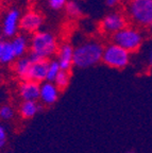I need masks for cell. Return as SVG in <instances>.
<instances>
[{"label": "cell", "instance_id": "obj_1", "mask_svg": "<svg viewBox=\"0 0 152 153\" xmlns=\"http://www.w3.org/2000/svg\"><path fill=\"white\" fill-rule=\"evenodd\" d=\"M103 45L98 41H88L77 46L74 50V66L88 68L102 61Z\"/></svg>", "mask_w": 152, "mask_h": 153}, {"label": "cell", "instance_id": "obj_2", "mask_svg": "<svg viewBox=\"0 0 152 153\" xmlns=\"http://www.w3.org/2000/svg\"><path fill=\"white\" fill-rule=\"evenodd\" d=\"M59 50V44L54 34L48 31H37L30 39V52L44 60L52 57Z\"/></svg>", "mask_w": 152, "mask_h": 153}, {"label": "cell", "instance_id": "obj_3", "mask_svg": "<svg viewBox=\"0 0 152 153\" xmlns=\"http://www.w3.org/2000/svg\"><path fill=\"white\" fill-rule=\"evenodd\" d=\"M113 43L124 48L129 52H135L143 45L144 35L140 30L132 27H124L112 34Z\"/></svg>", "mask_w": 152, "mask_h": 153}, {"label": "cell", "instance_id": "obj_4", "mask_svg": "<svg viewBox=\"0 0 152 153\" xmlns=\"http://www.w3.org/2000/svg\"><path fill=\"white\" fill-rule=\"evenodd\" d=\"M127 11L137 26L149 27L152 22V0H130Z\"/></svg>", "mask_w": 152, "mask_h": 153}, {"label": "cell", "instance_id": "obj_5", "mask_svg": "<svg viewBox=\"0 0 152 153\" xmlns=\"http://www.w3.org/2000/svg\"><path fill=\"white\" fill-rule=\"evenodd\" d=\"M130 53L127 49L115 43L107 45L103 49L102 62L115 69H124L130 62Z\"/></svg>", "mask_w": 152, "mask_h": 153}, {"label": "cell", "instance_id": "obj_6", "mask_svg": "<svg viewBox=\"0 0 152 153\" xmlns=\"http://www.w3.org/2000/svg\"><path fill=\"white\" fill-rule=\"evenodd\" d=\"M127 27V18L119 12L107 14L100 22V29L107 34H114Z\"/></svg>", "mask_w": 152, "mask_h": 153}, {"label": "cell", "instance_id": "obj_7", "mask_svg": "<svg viewBox=\"0 0 152 153\" xmlns=\"http://www.w3.org/2000/svg\"><path fill=\"white\" fill-rule=\"evenodd\" d=\"M44 18L42 14L36 11H28L22 16H20L19 20V29L25 33L34 34L39 31L40 27L43 26Z\"/></svg>", "mask_w": 152, "mask_h": 153}, {"label": "cell", "instance_id": "obj_8", "mask_svg": "<svg viewBox=\"0 0 152 153\" xmlns=\"http://www.w3.org/2000/svg\"><path fill=\"white\" fill-rule=\"evenodd\" d=\"M20 12L16 7L9 10L2 20V33L7 38H13L19 30Z\"/></svg>", "mask_w": 152, "mask_h": 153}, {"label": "cell", "instance_id": "obj_9", "mask_svg": "<svg viewBox=\"0 0 152 153\" xmlns=\"http://www.w3.org/2000/svg\"><path fill=\"white\" fill-rule=\"evenodd\" d=\"M19 96L24 101L39 100L40 84L33 80H25L19 85Z\"/></svg>", "mask_w": 152, "mask_h": 153}, {"label": "cell", "instance_id": "obj_10", "mask_svg": "<svg viewBox=\"0 0 152 153\" xmlns=\"http://www.w3.org/2000/svg\"><path fill=\"white\" fill-rule=\"evenodd\" d=\"M74 50L75 48L70 44L65 43L59 47L57 50V62L62 70L70 71L74 66Z\"/></svg>", "mask_w": 152, "mask_h": 153}, {"label": "cell", "instance_id": "obj_11", "mask_svg": "<svg viewBox=\"0 0 152 153\" xmlns=\"http://www.w3.org/2000/svg\"><path fill=\"white\" fill-rule=\"evenodd\" d=\"M60 89L53 82L44 81L40 84V95L39 100L45 105H52L59 99Z\"/></svg>", "mask_w": 152, "mask_h": 153}, {"label": "cell", "instance_id": "obj_12", "mask_svg": "<svg viewBox=\"0 0 152 153\" xmlns=\"http://www.w3.org/2000/svg\"><path fill=\"white\" fill-rule=\"evenodd\" d=\"M48 66H49V60H42L39 62L32 63L29 72V80H33L38 83H43L44 81H46Z\"/></svg>", "mask_w": 152, "mask_h": 153}, {"label": "cell", "instance_id": "obj_13", "mask_svg": "<svg viewBox=\"0 0 152 153\" xmlns=\"http://www.w3.org/2000/svg\"><path fill=\"white\" fill-rule=\"evenodd\" d=\"M31 65L32 62L29 56L17 57V60L14 61V64H13V70L22 81L29 80V72H30Z\"/></svg>", "mask_w": 152, "mask_h": 153}, {"label": "cell", "instance_id": "obj_14", "mask_svg": "<svg viewBox=\"0 0 152 153\" xmlns=\"http://www.w3.org/2000/svg\"><path fill=\"white\" fill-rule=\"evenodd\" d=\"M17 59L14 48L10 41L0 39V64L7 65L13 63Z\"/></svg>", "mask_w": 152, "mask_h": 153}, {"label": "cell", "instance_id": "obj_15", "mask_svg": "<svg viewBox=\"0 0 152 153\" xmlns=\"http://www.w3.org/2000/svg\"><path fill=\"white\" fill-rule=\"evenodd\" d=\"M11 43H12L17 57L25 56V54L28 52L29 47H30V41L26 34H16L12 38Z\"/></svg>", "mask_w": 152, "mask_h": 153}, {"label": "cell", "instance_id": "obj_16", "mask_svg": "<svg viewBox=\"0 0 152 153\" xmlns=\"http://www.w3.org/2000/svg\"><path fill=\"white\" fill-rule=\"evenodd\" d=\"M43 108L37 103V101H22L19 106V114L24 119H31Z\"/></svg>", "mask_w": 152, "mask_h": 153}, {"label": "cell", "instance_id": "obj_17", "mask_svg": "<svg viewBox=\"0 0 152 153\" xmlns=\"http://www.w3.org/2000/svg\"><path fill=\"white\" fill-rule=\"evenodd\" d=\"M70 79H72V76H70V71H67V70H61L57 74V76L55 78L54 82L53 83L57 85V87L61 91H65V89L68 87L69 83H70Z\"/></svg>", "mask_w": 152, "mask_h": 153}, {"label": "cell", "instance_id": "obj_18", "mask_svg": "<svg viewBox=\"0 0 152 153\" xmlns=\"http://www.w3.org/2000/svg\"><path fill=\"white\" fill-rule=\"evenodd\" d=\"M65 11H66L67 15L72 18H77V17H80L82 15V9H81L80 4L75 0L67 1L66 5H65Z\"/></svg>", "mask_w": 152, "mask_h": 153}, {"label": "cell", "instance_id": "obj_19", "mask_svg": "<svg viewBox=\"0 0 152 153\" xmlns=\"http://www.w3.org/2000/svg\"><path fill=\"white\" fill-rule=\"evenodd\" d=\"M61 67L57 62V60H50L49 66H48V72H47V79L46 81L54 82L55 78L57 76L59 72L61 71Z\"/></svg>", "mask_w": 152, "mask_h": 153}, {"label": "cell", "instance_id": "obj_20", "mask_svg": "<svg viewBox=\"0 0 152 153\" xmlns=\"http://www.w3.org/2000/svg\"><path fill=\"white\" fill-rule=\"evenodd\" d=\"M14 116V110L10 105H2L0 106V119L11 120Z\"/></svg>", "mask_w": 152, "mask_h": 153}, {"label": "cell", "instance_id": "obj_21", "mask_svg": "<svg viewBox=\"0 0 152 153\" xmlns=\"http://www.w3.org/2000/svg\"><path fill=\"white\" fill-rule=\"evenodd\" d=\"M68 0H48V5L50 9L54 10V11H60L63 7H65Z\"/></svg>", "mask_w": 152, "mask_h": 153}, {"label": "cell", "instance_id": "obj_22", "mask_svg": "<svg viewBox=\"0 0 152 153\" xmlns=\"http://www.w3.org/2000/svg\"><path fill=\"white\" fill-rule=\"evenodd\" d=\"M7 131H5L4 128L0 124V151L4 148L5 143H7Z\"/></svg>", "mask_w": 152, "mask_h": 153}, {"label": "cell", "instance_id": "obj_23", "mask_svg": "<svg viewBox=\"0 0 152 153\" xmlns=\"http://www.w3.org/2000/svg\"><path fill=\"white\" fill-rule=\"evenodd\" d=\"M119 1H120V0H104L105 4H107V7H116V5L119 3Z\"/></svg>", "mask_w": 152, "mask_h": 153}, {"label": "cell", "instance_id": "obj_24", "mask_svg": "<svg viewBox=\"0 0 152 153\" xmlns=\"http://www.w3.org/2000/svg\"><path fill=\"white\" fill-rule=\"evenodd\" d=\"M149 63H150V65L152 66V49H151V51H150V53H149Z\"/></svg>", "mask_w": 152, "mask_h": 153}, {"label": "cell", "instance_id": "obj_25", "mask_svg": "<svg viewBox=\"0 0 152 153\" xmlns=\"http://www.w3.org/2000/svg\"><path fill=\"white\" fill-rule=\"evenodd\" d=\"M148 28H149L150 32H151V33H152V22H151V24H150V26H149V27H148Z\"/></svg>", "mask_w": 152, "mask_h": 153}, {"label": "cell", "instance_id": "obj_26", "mask_svg": "<svg viewBox=\"0 0 152 153\" xmlns=\"http://www.w3.org/2000/svg\"><path fill=\"white\" fill-rule=\"evenodd\" d=\"M127 153H135L134 151H129V152H127Z\"/></svg>", "mask_w": 152, "mask_h": 153}, {"label": "cell", "instance_id": "obj_27", "mask_svg": "<svg viewBox=\"0 0 152 153\" xmlns=\"http://www.w3.org/2000/svg\"><path fill=\"white\" fill-rule=\"evenodd\" d=\"M0 11H1V2H0Z\"/></svg>", "mask_w": 152, "mask_h": 153}]
</instances>
